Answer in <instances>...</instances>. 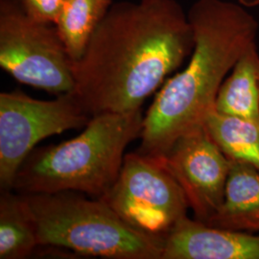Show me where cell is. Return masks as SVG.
Instances as JSON below:
<instances>
[{"label": "cell", "instance_id": "cell-1", "mask_svg": "<svg viewBox=\"0 0 259 259\" xmlns=\"http://www.w3.org/2000/svg\"><path fill=\"white\" fill-rule=\"evenodd\" d=\"M193 48V28L176 0L114 3L74 62L72 93L91 116L141 111Z\"/></svg>", "mask_w": 259, "mask_h": 259}, {"label": "cell", "instance_id": "cell-2", "mask_svg": "<svg viewBox=\"0 0 259 259\" xmlns=\"http://www.w3.org/2000/svg\"><path fill=\"white\" fill-rule=\"evenodd\" d=\"M194 48L187 65L168 78L143 118L139 153L159 157L204 124L220 87L256 41L259 24L248 8L228 0H196L187 14Z\"/></svg>", "mask_w": 259, "mask_h": 259}, {"label": "cell", "instance_id": "cell-3", "mask_svg": "<svg viewBox=\"0 0 259 259\" xmlns=\"http://www.w3.org/2000/svg\"><path fill=\"white\" fill-rule=\"evenodd\" d=\"M141 111L91 117L80 135L35 148L19 167L12 190L19 194L75 191L100 199L119 175L125 151L140 137Z\"/></svg>", "mask_w": 259, "mask_h": 259}, {"label": "cell", "instance_id": "cell-4", "mask_svg": "<svg viewBox=\"0 0 259 259\" xmlns=\"http://www.w3.org/2000/svg\"><path fill=\"white\" fill-rule=\"evenodd\" d=\"M38 247L110 259H161L163 240L140 232L101 199L80 192L21 194Z\"/></svg>", "mask_w": 259, "mask_h": 259}, {"label": "cell", "instance_id": "cell-5", "mask_svg": "<svg viewBox=\"0 0 259 259\" xmlns=\"http://www.w3.org/2000/svg\"><path fill=\"white\" fill-rule=\"evenodd\" d=\"M74 62L55 24L31 18L20 0H0V66L19 83L56 96L74 90Z\"/></svg>", "mask_w": 259, "mask_h": 259}, {"label": "cell", "instance_id": "cell-6", "mask_svg": "<svg viewBox=\"0 0 259 259\" xmlns=\"http://www.w3.org/2000/svg\"><path fill=\"white\" fill-rule=\"evenodd\" d=\"M100 199L131 226L161 240L189 208L160 157L139 152L125 155L115 183Z\"/></svg>", "mask_w": 259, "mask_h": 259}, {"label": "cell", "instance_id": "cell-7", "mask_svg": "<svg viewBox=\"0 0 259 259\" xmlns=\"http://www.w3.org/2000/svg\"><path fill=\"white\" fill-rule=\"evenodd\" d=\"M73 93L39 100L20 91L0 93V186L12 190L18 170L38 142L91 119Z\"/></svg>", "mask_w": 259, "mask_h": 259}, {"label": "cell", "instance_id": "cell-8", "mask_svg": "<svg viewBox=\"0 0 259 259\" xmlns=\"http://www.w3.org/2000/svg\"><path fill=\"white\" fill-rule=\"evenodd\" d=\"M159 157L184 190L195 219L206 224L222 205L231 160L204 124L180 137Z\"/></svg>", "mask_w": 259, "mask_h": 259}, {"label": "cell", "instance_id": "cell-9", "mask_svg": "<svg viewBox=\"0 0 259 259\" xmlns=\"http://www.w3.org/2000/svg\"><path fill=\"white\" fill-rule=\"evenodd\" d=\"M161 259H259V234L180 220L163 240Z\"/></svg>", "mask_w": 259, "mask_h": 259}, {"label": "cell", "instance_id": "cell-10", "mask_svg": "<svg viewBox=\"0 0 259 259\" xmlns=\"http://www.w3.org/2000/svg\"><path fill=\"white\" fill-rule=\"evenodd\" d=\"M206 224L231 231L259 232V171L256 168L231 160L222 205Z\"/></svg>", "mask_w": 259, "mask_h": 259}, {"label": "cell", "instance_id": "cell-11", "mask_svg": "<svg viewBox=\"0 0 259 259\" xmlns=\"http://www.w3.org/2000/svg\"><path fill=\"white\" fill-rule=\"evenodd\" d=\"M214 110L259 127V52L256 42L241 56L223 82Z\"/></svg>", "mask_w": 259, "mask_h": 259}, {"label": "cell", "instance_id": "cell-12", "mask_svg": "<svg viewBox=\"0 0 259 259\" xmlns=\"http://www.w3.org/2000/svg\"><path fill=\"white\" fill-rule=\"evenodd\" d=\"M38 247L37 231L23 196L2 190L0 196V259H24Z\"/></svg>", "mask_w": 259, "mask_h": 259}, {"label": "cell", "instance_id": "cell-13", "mask_svg": "<svg viewBox=\"0 0 259 259\" xmlns=\"http://www.w3.org/2000/svg\"><path fill=\"white\" fill-rule=\"evenodd\" d=\"M204 125L229 159L248 163L259 171V127L256 124L213 110L207 114Z\"/></svg>", "mask_w": 259, "mask_h": 259}, {"label": "cell", "instance_id": "cell-14", "mask_svg": "<svg viewBox=\"0 0 259 259\" xmlns=\"http://www.w3.org/2000/svg\"><path fill=\"white\" fill-rule=\"evenodd\" d=\"M112 5L111 0H66L56 26L66 49L77 62Z\"/></svg>", "mask_w": 259, "mask_h": 259}, {"label": "cell", "instance_id": "cell-15", "mask_svg": "<svg viewBox=\"0 0 259 259\" xmlns=\"http://www.w3.org/2000/svg\"><path fill=\"white\" fill-rule=\"evenodd\" d=\"M66 0H20L28 15L42 22L56 24Z\"/></svg>", "mask_w": 259, "mask_h": 259}, {"label": "cell", "instance_id": "cell-16", "mask_svg": "<svg viewBox=\"0 0 259 259\" xmlns=\"http://www.w3.org/2000/svg\"><path fill=\"white\" fill-rule=\"evenodd\" d=\"M238 2L248 9L256 7L259 5V0H238Z\"/></svg>", "mask_w": 259, "mask_h": 259}]
</instances>
